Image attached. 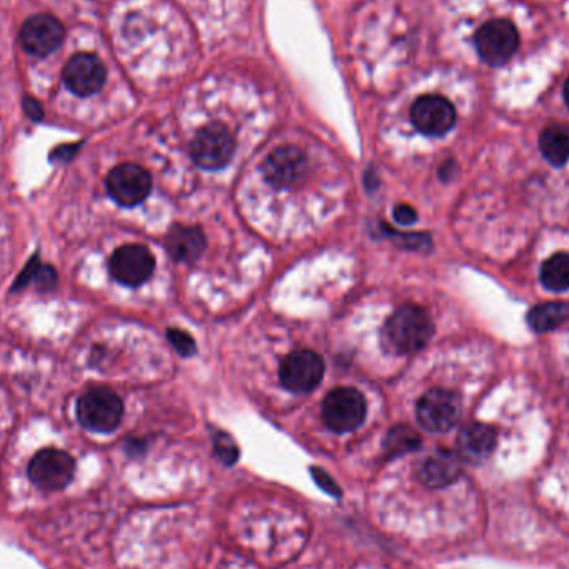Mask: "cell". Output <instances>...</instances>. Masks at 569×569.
I'll list each match as a JSON object with an SVG mask.
<instances>
[{
	"label": "cell",
	"instance_id": "obj_15",
	"mask_svg": "<svg viewBox=\"0 0 569 569\" xmlns=\"http://www.w3.org/2000/svg\"><path fill=\"white\" fill-rule=\"evenodd\" d=\"M458 456L471 465H480L488 460L496 446V431L483 423L466 425L456 440Z\"/></svg>",
	"mask_w": 569,
	"mask_h": 569
},
{
	"label": "cell",
	"instance_id": "obj_23",
	"mask_svg": "<svg viewBox=\"0 0 569 569\" xmlns=\"http://www.w3.org/2000/svg\"><path fill=\"white\" fill-rule=\"evenodd\" d=\"M381 227L385 230V235L398 240L400 247L413 248V250L430 247L431 240L426 233H406L403 235V233H396V230L386 227V225H381Z\"/></svg>",
	"mask_w": 569,
	"mask_h": 569
},
{
	"label": "cell",
	"instance_id": "obj_2",
	"mask_svg": "<svg viewBox=\"0 0 569 569\" xmlns=\"http://www.w3.org/2000/svg\"><path fill=\"white\" fill-rule=\"evenodd\" d=\"M475 47L485 64L501 67L520 49V32L511 20H488L476 30Z\"/></svg>",
	"mask_w": 569,
	"mask_h": 569
},
{
	"label": "cell",
	"instance_id": "obj_18",
	"mask_svg": "<svg viewBox=\"0 0 569 569\" xmlns=\"http://www.w3.org/2000/svg\"><path fill=\"white\" fill-rule=\"evenodd\" d=\"M540 149L551 165L563 167L569 160V125L546 127L540 135Z\"/></svg>",
	"mask_w": 569,
	"mask_h": 569
},
{
	"label": "cell",
	"instance_id": "obj_17",
	"mask_svg": "<svg viewBox=\"0 0 569 569\" xmlns=\"http://www.w3.org/2000/svg\"><path fill=\"white\" fill-rule=\"evenodd\" d=\"M165 245L175 262L190 263L200 258L207 247V240L203 237L200 228L179 225L170 230Z\"/></svg>",
	"mask_w": 569,
	"mask_h": 569
},
{
	"label": "cell",
	"instance_id": "obj_5",
	"mask_svg": "<svg viewBox=\"0 0 569 569\" xmlns=\"http://www.w3.org/2000/svg\"><path fill=\"white\" fill-rule=\"evenodd\" d=\"M461 415V398L445 388L426 391L416 403V418L426 431L445 433L458 423Z\"/></svg>",
	"mask_w": 569,
	"mask_h": 569
},
{
	"label": "cell",
	"instance_id": "obj_29",
	"mask_svg": "<svg viewBox=\"0 0 569 569\" xmlns=\"http://www.w3.org/2000/svg\"><path fill=\"white\" fill-rule=\"evenodd\" d=\"M22 105H24L25 115H27L30 120L40 122V120L44 119V109H42V105H40L34 97H24Z\"/></svg>",
	"mask_w": 569,
	"mask_h": 569
},
{
	"label": "cell",
	"instance_id": "obj_11",
	"mask_svg": "<svg viewBox=\"0 0 569 569\" xmlns=\"http://www.w3.org/2000/svg\"><path fill=\"white\" fill-rule=\"evenodd\" d=\"M65 29L59 19L39 14L25 20L20 29V45L27 54L45 57L59 49L64 42Z\"/></svg>",
	"mask_w": 569,
	"mask_h": 569
},
{
	"label": "cell",
	"instance_id": "obj_4",
	"mask_svg": "<svg viewBox=\"0 0 569 569\" xmlns=\"http://www.w3.org/2000/svg\"><path fill=\"white\" fill-rule=\"evenodd\" d=\"M367 416V403L355 388H335L323 400L322 418L328 430L350 433L363 425Z\"/></svg>",
	"mask_w": 569,
	"mask_h": 569
},
{
	"label": "cell",
	"instance_id": "obj_1",
	"mask_svg": "<svg viewBox=\"0 0 569 569\" xmlns=\"http://www.w3.org/2000/svg\"><path fill=\"white\" fill-rule=\"evenodd\" d=\"M433 322L423 308L405 305L398 308L383 330L386 347L398 355L420 352L433 337Z\"/></svg>",
	"mask_w": 569,
	"mask_h": 569
},
{
	"label": "cell",
	"instance_id": "obj_27",
	"mask_svg": "<svg viewBox=\"0 0 569 569\" xmlns=\"http://www.w3.org/2000/svg\"><path fill=\"white\" fill-rule=\"evenodd\" d=\"M39 267V257L35 255V257L32 258L29 263H27V267L22 270V273H20L19 277H17V280H15V285L12 287V290H14V292H17V290H22V288L27 287L30 282H34V278L35 275H37V270H39Z\"/></svg>",
	"mask_w": 569,
	"mask_h": 569
},
{
	"label": "cell",
	"instance_id": "obj_24",
	"mask_svg": "<svg viewBox=\"0 0 569 569\" xmlns=\"http://www.w3.org/2000/svg\"><path fill=\"white\" fill-rule=\"evenodd\" d=\"M167 337H169V342L172 343V347H174L182 357H192V355H195V352H197L195 340L190 337L189 333L184 332V330L170 328L169 332H167Z\"/></svg>",
	"mask_w": 569,
	"mask_h": 569
},
{
	"label": "cell",
	"instance_id": "obj_20",
	"mask_svg": "<svg viewBox=\"0 0 569 569\" xmlns=\"http://www.w3.org/2000/svg\"><path fill=\"white\" fill-rule=\"evenodd\" d=\"M568 315L569 307L565 303H541L531 310L528 322L535 332H551L560 327Z\"/></svg>",
	"mask_w": 569,
	"mask_h": 569
},
{
	"label": "cell",
	"instance_id": "obj_21",
	"mask_svg": "<svg viewBox=\"0 0 569 569\" xmlns=\"http://www.w3.org/2000/svg\"><path fill=\"white\" fill-rule=\"evenodd\" d=\"M421 438L413 428L405 425H398L388 431L385 438L386 455L390 458L405 455L410 451L420 448Z\"/></svg>",
	"mask_w": 569,
	"mask_h": 569
},
{
	"label": "cell",
	"instance_id": "obj_3",
	"mask_svg": "<svg viewBox=\"0 0 569 569\" xmlns=\"http://www.w3.org/2000/svg\"><path fill=\"white\" fill-rule=\"evenodd\" d=\"M124 403L109 388H92L80 396L77 418L80 425L95 433H110L120 425Z\"/></svg>",
	"mask_w": 569,
	"mask_h": 569
},
{
	"label": "cell",
	"instance_id": "obj_25",
	"mask_svg": "<svg viewBox=\"0 0 569 569\" xmlns=\"http://www.w3.org/2000/svg\"><path fill=\"white\" fill-rule=\"evenodd\" d=\"M34 282L40 292H49V290L55 287V283H57V273H55L54 268L49 267V265H44V267L40 265Z\"/></svg>",
	"mask_w": 569,
	"mask_h": 569
},
{
	"label": "cell",
	"instance_id": "obj_16",
	"mask_svg": "<svg viewBox=\"0 0 569 569\" xmlns=\"http://www.w3.org/2000/svg\"><path fill=\"white\" fill-rule=\"evenodd\" d=\"M461 475V458L450 450H436L423 460L418 476L428 488H445Z\"/></svg>",
	"mask_w": 569,
	"mask_h": 569
},
{
	"label": "cell",
	"instance_id": "obj_6",
	"mask_svg": "<svg viewBox=\"0 0 569 569\" xmlns=\"http://www.w3.org/2000/svg\"><path fill=\"white\" fill-rule=\"evenodd\" d=\"M235 139L222 124H210L198 130L190 145V154L198 167L205 170L223 169L232 160Z\"/></svg>",
	"mask_w": 569,
	"mask_h": 569
},
{
	"label": "cell",
	"instance_id": "obj_26",
	"mask_svg": "<svg viewBox=\"0 0 569 569\" xmlns=\"http://www.w3.org/2000/svg\"><path fill=\"white\" fill-rule=\"evenodd\" d=\"M312 475L315 481H317V485L322 490L327 491L328 495L337 496V498L342 496L340 486L332 480V476L328 475L327 471L320 470V468H312Z\"/></svg>",
	"mask_w": 569,
	"mask_h": 569
},
{
	"label": "cell",
	"instance_id": "obj_28",
	"mask_svg": "<svg viewBox=\"0 0 569 569\" xmlns=\"http://www.w3.org/2000/svg\"><path fill=\"white\" fill-rule=\"evenodd\" d=\"M393 218H395L396 222L400 223V225H413L416 222V218H418V213H416L415 208L410 207V205H405V203H401L398 207H395L393 210Z\"/></svg>",
	"mask_w": 569,
	"mask_h": 569
},
{
	"label": "cell",
	"instance_id": "obj_19",
	"mask_svg": "<svg viewBox=\"0 0 569 569\" xmlns=\"http://www.w3.org/2000/svg\"><path fill=\"white\" fill-rule=\"evenodd\" d=\"M541 283L550 292L569 290V253H555L541 267Z\"/></svg>",
	"mask_w": 569,
	"mask_h": 569
},
{
	"label": "cell",
	"instance_id": "obj_8",
	"mask_svg": "<svg viewBox=\"0 0 569 569\" xmlns=\"http://www.w3.org/2000/svg\"><path fill=\"white\" fill-rule=\"evenodd\" d=\"M152 177L137 164L117 165L107 177V192L120 207H137L149 197Z\"/></svg>",
	"mask_w": 569,
	"mask_h": 569
},
{
	"label": "cell",
	"instance_id": "obj_9",
	"mask_svg": "<svg viewBox=\"0 0 569 569\" xmlns=\"http://www.w3.org/2000/svg\"><path fill=\"white\" fill-rule=\"evenodd\" d=\"M110 273L117 282L127 287H139L147 282L155 270V258L144 245H124L110 257Z\"/></svg>",
	"mask_w": 569,
	"mask_h": 569
},
{
	"label": "cell",
	"instance_id": "obj_12",
	"mask_svg": "<svg viewBox=\"0 0 569 569\" xmlns=\"http://www.w3.org/2000/svg\"><path fill=\"white\" fill-rule=\"evenodd\" d=\"M411 122L421 134L441 137L455 127L456 110L445 97L425 95L411 107Z\"/></svg>",
	"mask_w": 569,
	"mask_h": 569
},
{
	"label": "cell",
	"instance_id": "obj_22",
	"mask_svg": "<svg viewBox=\"0 0 569 569\" xmlns=\"http://www.w3.org/2000/svg\"><path fill=\"white\" fill-rule=\"evenodd\" d=\"M213 453L217 456L218 460L222 461L223 465H235L240 456L238 446L232 440V436L227 433H218L213 438Z\"/></svg>",
	"mask_w": 569,
	"mask_h": 569
},
{
	"label": "cell",
	"instance_id": "obj_10",
	"mask_svg": "<svg viewBox=\"0 0 569 569\" xmlns=\"http://www.w3.org/2000/svg\"><path fill=\"white\" fill-rule=\"evenodd\" d=\"M325 363L312 350H297L290 353L280 367V381L293 393H308L315 390L323 378Z\"/></svg>",
	"mask_w": 569,
	"mask_h": 569
},
{
	"label": "cell",
	"instance_id": "obj_7",
	"mask_svg": "<svg viewBox=\"0 0 569 569\" xmlns=\"http://www.w3.org/2000/svg\"><path fill=\"white\" fill-rule=\"evenodd\" d=\"M74 475V458L55 448L39 451L29 463L30 481L40 490H64L74 480Z\"/></svg>",
	"mask_w": 569,
	"mask_h": 569
},
{
	"label": "cell",
	"instance_id": "obj_31",
	"mask_svg": "<svg viewBox=\"0 0 569 569\" xmlns=\"http://www.w3.org/2000/svg\"><path fill=\"white\" fill-rule=\"evenodd\" d=\"M563 95H565V102L566 105H568L569 107V77L568 80H566L565 90H563Z\"/></svg>",
	"mask_w": 569,
	"mask_h": 569
},
{
	"label": "cell",
	"instance_id": "obj_13",
	"mask_svg": "<svg viewBox=\"0 0 569 569\" xmlns=\"http://www.w3.org/2000/svg\"><path fill=\"white\" fill-rule=\"evenodd\" d=\"M62 79L72 94L89 97L102 90L107 80V70L97 55L77 54L65 65Z\"/></svg>",
	"mask_w": 569,
	"mask_h": 569
},
{
	"label": "cell",
	"instance_id": "obj_30",
	"mask_svg": "<svg viewBox=\"0 0 569 569\" xmlns=\"http://www.w3.org/2000/svg\"><path fill=\"white\" fill-rule=\"evenodd\" d=\"M80 144L74 145H62L59 149H55L50 155V160L54 162H69V160L74 159L75 154L79 152Z\"/></svg>",
	"mask_w": 569,
	"mask_h": 569
},
{
	"label": "cell",
	"instance_id": "obj_14",
	"mask_svg": "<svg viewBox=\"0 0 569 569\" xmlns=\"http://www.w3.org/2000/svg\"><path fill=\"white\" fill-rule=\"evenodd\" d=\"M308 170L307 155L293 145L273 150L263 162L262 172L273 187H292L305 177Z\"/></svg>",
	"mask_w": 569,
	"mask_h": 569
}]
</instances>
